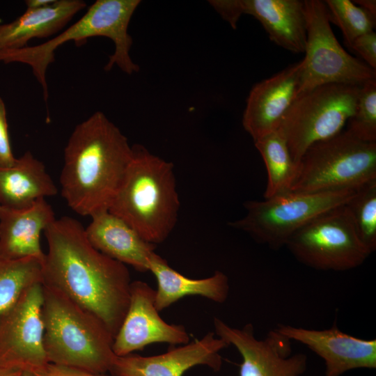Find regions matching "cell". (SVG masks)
<instances>
[{"mask_svg":"<svg viewBox=\"0 0 376 376\" xmlns=\"http://www.w3.org/2000/svg\"><path fill=\"white\" fill-rule=\"evenodd\" d=\"M31 373L33 376H113L93 373L82 369L52 363H48Z\"/></svg>","mask_w":376,"mask_h":376,"instance_id":"f546056e","label":"cell"},{"mask_svg":"<svg viewBox=\"0 0 376 376\" xmlns=\"http://www.w3.org/2000/svg\"><path fill=\"white\" fill-rule=\"evenodd\" d=\"M306 19L305 56L297 95L327 84L362 85L376 70L347 53L336 39L323 1H304Z\"/></svg>","mask_w":376,"mask_h":376,"instance_id":"30bf717a","label":"cell"},{"mask_svg":"<svg viewBox=\"0 0 376 376\" xmlns=\"http://www.w3.org/2000/svg\"><path fill=\"white\" fill-rule=\"evenodd\" d=\"M42 283V261L0 257V320L33 285Z\"/></svg>","mask_w":376,"mask_h":376,"instance_id":"cb8c5ba5","label":"cell"},{"mask_svg":"<svg viewBox=\"0 0 376 376\" xmlns=\"http://www.w3.org/2000/svg\"><path fill=\"white\" fill-rule=\"evenodd\" d=\"M301 61L256 84L243 113L244 130L256 141L279 130L299 90Z\"/></svg>","mask_w":376,"mask_h":376,"instance_id":"2e32d148","label":"cell"},{"mask_svg":"<svg viewBox=\"0 0 376 376\" xmlns=\"http://www.w3.org/2000/svg\"><path fill=\"white\" fill-rule=\"evenodd\" d=\"M356 192L353 189L288 191L261 201H249L244 203L246 215L228 224L272 249H279L299 229L321 214L345 205Z\"/></svg>","mask_w":376,"mask_h":376,"instance_id":"52a82bcc","label":"cell"},{"mask_svg":"<svg viewBox=\"0 0 376 376\" xmlns=\"http://www.w3.org/2000/svg\"><path fill=\"white\" fill-rule=\"evenodd\" d=\"M275 329L290 340L299 342L322 358L324 376H340L354 369L376 368V340L363 339L340 331L334 323L316 330L279 324Z\"/></svg>","mask_w":376,"mask_h":376,"instance_id":"9a60e30c","label":"cell"},{"mask_svg":"<svg viewBox=\"0 0 376 376\" xmlns=\"http://www.w3.org/2000/svg\"><path fill=\"white\" fill-rule=\"evenodd\" d=\"M55 0H26L25 4L26 9H38L46 7L52 3Z\"/></svg>","mask_w":376,"mask_h":376,"instance_id":"d6a6232c","label":"cell"},{"mask_svg":"<svg viewBox=\"0 0 376 376\" xmlns=\"http://www.w3.org/2000/svg\"><path fill=\"white\" fill-rule=\"evenodd\" d=\"M85 228L90 243L99 251L141 272H149L155 245L146 241L135 230L109 210L91 216Z\"/></svg>","mask_w":376,"mask_h":376,"instance_id":"ac0fdd59","label":"cell"},{"mask_svg":"<svg viewBox=\"0 0 376 376\" xmlns=\"http://www.w3.org/2000/svg\"><path fill=\"white\" fill-rule=\"evenodd\" d=\"M132 148V161L108 210L156 245L169 237L178 220L173 165L141 146Z\"/></svg>","mask_w":376,"mask_h":376,"instance_id":"3957f363","label":"cell"},{"mask_svg":"<svg viewBox=\"0 0 376 376\" xmlns=\"http://www.w3.org/2000/svg\"><path fill=\"white\" fill-rule=\"evenodd\" d=\"M352 1L376 18L375 0H354Z\"/></svg>","mask_w":376,"mask_h":376,"instance_id":"4dcf8cb0","label":"cell"},{"mask_svg":"<svg viewBox=\"0 0 376 376\" xmlns=\"http://www.w3.org/2000/svg\"><path fill=\"white\" fill-rule=\"evenodd\" d=\"M155 299V290L147 283L132 282L128 308L113 340L116 356L130 354L155 343H189L190 336L184 326L169 324L161 318Z\"/></svg>","mask_w":376,"mask_h":376,"instance_id":"4fadbf2b","label":"cell"},{"mask_svg":"<svg viewBox=\"0 0 376 376\" xmlns=\"http://www.w3.org/2000/svg\"><path fill=\"white\" fill-rule=\"evenodd\" d=\"M16 159L11 149L5 104L0 97V168L11 166Z\"/></svg>","mask_w":376,"mask_h":376,"instance_id":"83f0119b","label":"cell"},{"mask_svg":"<svg viewBox=\"0 0 376 376\" xmlns=\"http://www.w3.org/2000/svg\"><path fill=\"white\" fill-rule=\"evenodd\" d=\"M267 173L264 198H268L290 191L297 173L283 135L276 130L254 141Z\"/></svg>","mask_w":376,"mask_h":376,"instance_id":"603a6c76","label":"cell"},{"mask_svg":"<svg viewBox=\"0 0 376 376\" xmlns=\"http://www.w3.org/2000/svg\"><path fill=\"white\" fill-rule=\"evenodd\" d=\"M285 246L298 261L318 270L352 269L371 253L345 205L314 218L295 232Z\"/></svg>","mask_w":376,"mask_h":376,"instance_id":"9c48e42d","label":"cell"},{"mask_svg":"<svg viewBox=\"0 0 376 376\" xmlns=\"http://www.w3.org/2000/svg\"><path fill=\"white\" fill-rule=\"evenodd\" d=\"M57 194V188L44 164L30 151L13 165L0 168V206L14 210L29 207L40 198Z\"/></svg>","mask_w":376,"mask_h":376,"instance_id":"44dd1931","label":"cell"},{"mask_svg":"<svg viewBox=\"0 0 376 376\" xmlns=\"http://www.w3.org/2000/svg\"><path fill=\"white\" fill-rule=\"evenodd\" d=\"M43 285H33L0 320V364L33 372L48 361L44 348Z\"/></svg>","mask_w":376,"mask_h":376,"instance_id":"8fae6325","label":"cell"},{"mask_svg":"<svg viewBox=\"0 0 376 376\" xmlns=\"http://www.w3.org/2000/svg\"><path fill=\"white\" fill-rule=\"evenodd\" d=\"M214 327L216 336L240 354L239 376H300L307 368V356L292 354L291 340L275 329L258 339L251 323L236 328L214 318Z\"/></svg>","mask_w":376,"mask_h":376,"instance_id":"7c38bea8","label":"cell"},{"mask_svg":"<svg viewBox=\"0 0 376 376\" xmlns=\"http://www.w3.org/2000/svg\"><path fill=\"white\" fill-rule=\"evenodd\" d=\"M329 22L342 31L345 41L350 47L361 35L374 31L376 18L350 0L323 1Z\"/></svg>","mask_w":376,"mask_h":376,"instance_id":"484cf974","label":"cell"},{"mask_svg":"<svg viewBox=\"0 0 376 376\" xmlns=\"http://www.w3.org/2000/svg\"><path fill=\"white\" fill-rule=\"evenodd\" d=\"M149 272L157 281L155 304L159 312L186 296H201L217 303L224 302L228 297L229 280L221 271L214 272L207 278L191 279L173 269L166 260L155 253Z\"/></svg>","mask_w":376,"mask_h":376,"instance_id":"7402d4cb","label":"cell"},{"mask_svg":"<svg viewBox=\"0 0 376 376\" xmlns=\"http://www.w3.org/2000/svg\"><path fill=\"white\" fill-rule=\"evenodd\" d=\"M44 233L48 251L42 262V285L95 315L115 337L130 303L132 281L127 266L96 249L72 217L56 219Z\"/></svg>","mask_w":376,"mask_h":376,"instance_id":"6da1fadb","label":"cell"},{"mask_svg":"<svg viewBox=\"0 0 376 376\" xmlns=\"http://www.w3.org/2000/svg\"><path fill=\"white\" fill-rule=\"evenodd\" d=\"M86 6L82 0H55L42 8L26 9L13 22L0 24V51L22 49L33 38L55 34Z\"/></svg>","mask_w":376,"mask_h":376,"instance_id":"ffe728a7","label":"cell"},{"mask_svg":"<svg viewBox=\"0 0 376 376\" xmlns=\"http://www.w3.org/2000/svg\"><path fill=\"white\" fill-rule=\"evenodd\" d=\"M376 180V143L365 142L342 130L304 152L290 191L320 192L357 189Z\"/></svg>","mask_w":376,"mask_h":376,"instance_id":"8992f818","label":"cell"},{"mask_svg":"<svg viewBox=\"0 0 376 376\" xmlns=\"http://www.w3.org/2000/svg\"><path fill=\"white\" fill-rule=\"evenodd\" d=\"M241 15L258 19L277 45L295 54L304 53L306 19L304 1L236 0Z\"/></svg>","mask_w":376,"mask_h":376,"instance_id":"d6986e66","label":"cell"},{"mask_svg":"<svg viewBox=\"0 0 376 376\" xmlns=\"http://www.w3.org/2000/svg\"><path fill=\"white\" fill-rule=\"evenodd\" d=\"M55 219L54 212L45 198L22 210L0 206V257L8 260L32 257L42 262L45 253L40 234Z\"/></svg>","mask_w":376,"mask_h":376,"instance_id":"e0dca14e","label":"cell"},{"mask_svg":"<svg viewBox=\"0 0 376 376\" xmlns=\"http://www.w3.org/2000/svg\"><path fill=\"white\" fill-rule=\"evenodd\" d=\"M350 47L363 58L365 63L376 70V33L374 31L358 37Z\"/></svg>","mask_w":376,"mask_h":376,"instance_id":"f1b7e54d","label":"cell"},{"mask_svg":"<svg viewBox=\"0 0 376 376\" xmlns=\"http://www.w3.org/2000/svg\"><path fill=\"white\" fill-rule=\"evenodd\" d=\"M24 376H33V374L29 371H24Z\"/></svg>","mask_w":376,"mask_h":376,"instance_id":"836d02e7","label":"cell"},{"mask_svg":"<svg viewBox=\"0 0 376 376\" xmlns=\"http://www.w3.org/2000/svg\"><path fill=\"white\" fill-rule=\"evenodd\" d=\"M229 346L224 339L209 332L201 339L154 356H116L109 371L113 376H183L198 365L219 371L222 366L220 352Z\"/></svg>","mask_w":376,"mask_h":376,"instance_id":"5bb4252c","label":"cell"},{"mask_svg":"<svg viewBox=\"0 0 376 376\" xmlns=\"http://www.w3.org/2000/svg\"><path fill=\"white\" fill-rule=\"evenodd\" d=\"M347 125V130L359 140L376 143V79L361 85Z\"/></svg>","mask_w":376,"mask_h":376,"instance_id":"4316f807","label":"cell"},{"mask_svg":"<svg viewBox=\"0 0 376 376\" xmlns=\"http://www.w3.org/2000/svg\"><path fill=\"white\" fill-rule=\"evenodd\" d=\"M132 156L127 137L104 113L77 125L64 148L60 176L68 205L81 216L108 210Z\"/></svg>","mask_w":376,"mask_h":376,"instance_id":"7a4b0ae2","label":"cell"},{"mask_svg":"<svg viewBox=\"0 0 376 376\" xmlns=\"http://www.w3.org/2000/svg\"><path fill=\"white\" fill-rule=\"evenodd\" d=\"M140 3L139 0H97L79 19L47 42L18 49L0 51V63H20L30 66L42 88L45 102L49 97L47 68L54 61L56 49L70 40L81 45L92 37L111 39L115 49L109 56L104 70L110 71L116 65L125 73L132 75L139 70V67L130 55L132 38L128 33V26Z\"/></svg>","mask_w":376,"mask_h":376,"instance_id":"5b68a950","label":"cell"},{"mask_svg":"<svg viewBox=\"0 0 376 376\" xmlns=\"http://www.w3.org/2000/svg\"><path fill=\"white\" fill-rule=\"evenodd\" d=\"M24 371L17 367L0 364V376H24Z\"/></svg>","mask_w":376,"mask_h":376,"instance_id":"1f68e13d","label":"cell"},{"mask_svg":"<svg viewBox=\"0 0 376 376\" xmlns=\"http://www.w3.org/2000/svg\"><path fill=\"white\" fill-rule=\"evenodd\" d=\"M361 86L327 84L296 97L278 130L296 164L312 144L343 130L354 113Z\"/></svg>","mask_w":376,"mask_h":376,"instance_id":"ba28073f","label":"cell"},{"mask_svg":"<svg viewBox=\"0 0 376 376\" xmlns=\"http://www.w3.org/2000/svg\"><path fill=\"white\" fill-rule=\"evenodd\" d=\"M42 315L44 348L49 363L96 374L110 371L116 357L114 336L101 319L65 294L45 285Z\"/></svg>","mask_w":376,"mask_h":376,"instance_id":"277c9868","label":"cell"},{"mask_svg":"<svg viewBox=\"0 0 376 376\" xmlns=\"http://www.w3.org/2000/svg\"><path fill=\"white\" fill-rule=\"evenodd\" d=\"M345 205L361 240L372 253L376 249V180L357 189Z\"/></svg>","mask_w":376,"mask_h":376,"instance_id":"d4e9b609","label":"cell"}]
</instances>
